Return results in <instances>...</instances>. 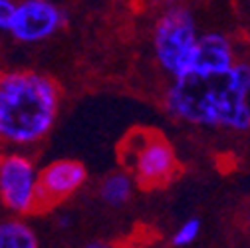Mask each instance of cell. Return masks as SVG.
Segmentation results:
<instances>
[{
	"mask_svg": "<svg viewBox=\"0 0 250 248\" xmlns=\"http://www.w3.org/2000/svg\"><path fill=\"white\" fill-rule=\"evenodd\" d=\"M60 103V87L50 76L36 70L0 72V143H40L54 127Z\"/></svg>",
	"mask_w": 250,
	"mask_h": 248,
	"instance_id": "7a4b0ae2",
	"label": "cell"
},
{
	"mask_svg": "<svg viewBox=\"0 0 250 248\" xmlns=\"http://www.w3.org/2000/svg\"><path fill=\"white\" fill-rule=\"evenodd\" d=\"M38 167L26 153L10 151L0 155V203L18 216L40 212Z\"/></svg>",
	"mask_w": 250,
	"mask_h": 248,
	"instance_id": "5b68a950",
	"label": "cell"
},
{
	"mask_svg": "<svg viewBox=\"0 0 250 248\" xmlns=\"http://www.w3.org/2000/svg\"><path fill=\"white\" fill-rule=\"evenodd\" d=\"M14 6H16V0H0V32L6 34Z\"/></svg>",
	"mask_w": 250,
	"mask_h": 248,
	"instance_id": "7c38bea8",
	"label": "cell"
},
{
	"mask_svg": "<svg viewBox=\"0 0 250 248\" xmlns=\"http://www.w3.org/2000/svg\"><path fill=\"white\" fill-rule=\"evenodd\" d=\"M83 248H113L111 244L104 242V240H93V242H87Z\"/></svg>",
	"mask_w": 250,
	"mask_h": 248,
	"instance_id": "4fadbf2b",
	"label": "cell"
},
{
	"mask_svg": "<svg viewBox=\"0 0 250 248\" xmlns=\"http://www.w3.org/2000/svg\"><path fill=\"white\" fill-rule=\"evenodd\" d=\"M238 60L234 44L223 32H205L199 36L193 72L191 74H214L225 72Z\"/></svg>",
	"mask_w": 250,
	"mask_h": 248,
	"instance_id": "ba28073f",
	"label": "cell"
},
{
	"mask_svg": "<svg viewBox=\"0 0 250 248\" xmlns=\"http://www.w3.org/2000/svg\"><path fill=\"white\" fill-rule=\"evenodd\" d=\"M87 181V169L76 159H56L38 171L42 210L70 199Z\"/></svg>",
	"mask_w": 250,
	"mask_h": 248,
	"instance_id": "52a82bcc",
	"label": "cell"
},
{
	"mask_svg": "<svg viewBox=\"0 0 250 248\" xmlns=\"http://www.w3.org/2000/svg\"><path fill=\"white\" fill-rule=\"evenodd\" d=\"M0 248H40L38 234L22 216L0 219Z\"/></svg>",
	"mask_w": 250,
	"mask_h": 248,
	"instance_id": "9c48e42d",
	"label": "cell"
},
{
	"mask_svg": "<svg viewBox=\"0 0 250 248\" xmlns=\"http://www.w3.org/2000/svg\"><path fill=\"white\" fill-rule=\"evenodd\" d=\"M171 117L197 127L250 129V60L214 74H189L171 80L165 94Z\"/></svg>",
	"mask_w": 250,
	"mask_h": 248,
	"instance_id": "6da1fadb",
	"label": "cell"
},
{
	"mask_svg": "<svg viewBox=\"0 0 250 248\" xmlns=\"http://www.w3.org/2000/svg\"><path fill=\"white\" fill-rule=\"evenodd\" d=\"M133 185H135V181L127 171L109 173L100 185V197L109 207H121L131 199Z\"/></svg>",
	"mask_w": 250,
	"mask_h": 248,
	"instance_id": "30bf717a",
	"label": "cell"
},
{
	"mask_svg": "<svg viewBox=\"0 0 250 248\" xmlns=\"http://www.w3.org/2000/svg\"><path fill=\"white\" fill-rule=\"evenodd\" d=\"M246 2H248V10H250V0H246Z\"/></svg>",
	"mask_w": 250,
	"mask_h": 248,
	"instance_id": "5bb4252c",
	"label": "cell"
},
{
	"mask_svg": "<svg viewBox=\"0 0 250 248\" xmlns=\"http://www.w3.org/2000/svg\"><path fill=\"white\" fill-rule=\"evenodd\" d=\"M66 12L54 0H16L6 34L20 44H42L66 26Z\"/></svg>",
	"mask_w": 250,
	"mask_h": 248,
	"instance_id": "8992f818",
	"label": "cell"
},
{
	"mask_svg": "<svg viewBox=\"0 0 250 248\" xmlns=\"http://www.w3.org/2000/svg\"><path fill=\"white\" fill-rule=\"evenodd\" d=\"M199 28L193 12L181 4L167 6L153 28V50L159 66L171 80L189 76L199 44Z\"/></svg>",
	"mask_w": 250,
	"mask_h": 248,
	"instance_id": "3957f363",
	"label": "cell"
},
{
	"mask_svg": "<svg viewBox=\"0 0 250 248\" xmlns=\"http://www.w3.org/2000/svg\"><path fill=\"white\" fill-rule=\"evenodd\" d=\"M201 228H203V225H201L199 219H187V221L175 230V234H173V238H171V244L177 246V248H185V246L193 244V242L199 238Z\"/></svg>",
	"mask_w": 250,
	"mask_h": 248,
	"instance_id": "8fae6325",
	"label": "cell"
},
{
	"mask_svg": "<svg viewBox=\"0 0 250 248\" xmlns=\"http://www.w3.org/2000/svg\"><path fill=\"white\" fill-rule=\"evenodd\" d=\"M121 159L127 173L145 189L165 185L177 171V155L173 145L157 131L135 129L123 139Z\"/></svg>",
	"mask_w": 250,
	"mask_h": 248,
	"instance_id": "277c9868",
	"label": "cell"
}]
</instances>
